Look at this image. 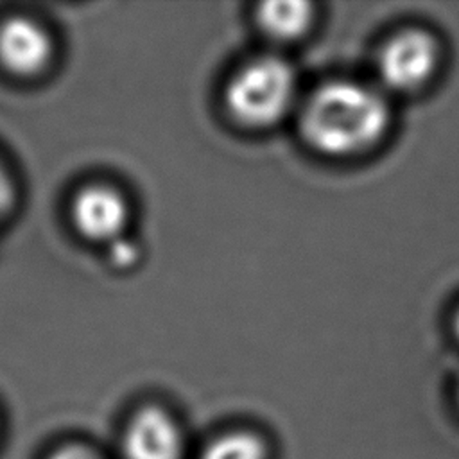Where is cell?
Segmentation results:
<instances>
[{
    "instance_id": "cell-8",
    "label": "cell",
    "mask_w": 459,
    "mask_h": 459,
    "mask_svg": "<svg viewBox=\"0 0 459 459\" xmlns=\"http://www.w3.org/2000/svg\"><path fill=\"white\" fill-rule=\"evenodd\" d=\"M201 459H265L262 439L251 432H228L215 437Z\"/></svg>"
},
{
    "instance_id": "cell-2",
    "label": "cell",
    "mask_w": 459,
    "mask_h": 459,
    "mask_svg": "<svg viewBox=\"0 0 459 459\" xmlns=\"http://www.w3.org/2000/svg\"><path fill=\"white\" fill-rule=\"evenodd\" d=\"M296 75L278 56H262L242 65L228 81L224 102L230 115L249 127H267L290 108Z\"/></svg>"
},
{
    "instance_id": "cell-5",
    "label": "cell",
    "mask_w": 459,
    "mask_h": 459,
    "mask_svg": "<svg viewBox=\"0 0 459 459\" xmlns=\"http://www.w3.org/2000/svg\"><path fill=\"white\" fill-rule=\"evenodd\" d=\"M122 454L124 459H181V429L163 407L143 405L124 429Z\"/></svg>"
},
{
    "instance_id": "cell-1",
    "label": "cell",
    "mask_w": 459,
    "mask_h": 459,
    "mask_svg": "<svg viewBox=\"0 0 459 459\" xmlns=\"http://www.w3.org/2000/svg\"><path fill=\"white\" fill-rule=\"evenodd\" d=\"M389 117V104L377 88L335 79L305 100L299 133L317 152L350 156L377 143L387 131Z\"/></svg>"
},
{
    "instance_id": "cell-12",
    "label": "cell",
    "mask_w": 459,
    "mask_h": 459,
    "mask_svg": "<svg viewBox=\"0 0 459 459\" xmlns=\"http://www.w3.org/2000/svg\"><path fill=\"white\" fill-rule=\"evenodd\" d=\"M454 330H455V333L459 337V307H457V310L454 314Z\"/></svg>"
},
{
    "instance_id": "cell-7",
    "label": "cell",
    "mask_w": 459,
    "mask_h": 459,
    "mask_svg": "<svg viewBox=\"0 0 459 459\" xmlns=\"http://www.w3.org/2000/svg\"><path fill=\"white\" fill-rule=\"evenodd\" d=\"M312 5L299 0H274L258 7L256 22L260 29L274 39H296L312 22Z\"/></svg>"
},
{
    "instance_id": "cell-11",
    "label": "cell",
    "mask_w": 459,
    "mask_h": 459,
    "mask_svg": "<svg viewBox=\"0 0 459 459\" xmlns=\"http://www.w3.org/2000/svg\"><path fill=\"white\" fill-rule=\"evenodd\" d=\"M48 459H100L90 446L81 443H66L56 448Z\"/></svg>"
},
{
    "instance_id": "cell-4",
    "label": "cell",
    "mask_w": 459,
    "mask_h": 459,
    "mask_svg": "<svg viewBox=\"0 0 459 459\" xmlns=\"http://www.w3.org/2000/svg\"><path fill=\"white\" fill-rule=\"evenodd\" d=\"M129 215L126 195L108 183L84 185L75 192L70 204V217L77 233L106 246L126 235Z\"/></svg>"
},
{
    "instance_id": "cell-10",
    "label": "cell",
    "mask_w": 459,
    "mask_h": 459,
    "mask_svg": "<svg viewBox=\"0 0 459 459\" xmlns=\"http://www.w3.org/2000/svg\"><path fill=\"white\" fill-rule=\"evenodd\" d=\"M16 201V188L9 169L0 160V221L7 217Z\"/></svg>"
},
{
    "instance_id": "cell-6",
    "label": "cell",
    "mask_w": 459,
    "mask_h": 459,
    "mask_svg": "<svg viewBox=\"0 0 459 459\" xmlns=\"http://www.w3.org/2000/svg\"><path fill=\"white\" fill-rule=\"evenodd\" d=\"M48 30L27 16H9L0 23V66L18 77L41 74L52 61Z\"/></svg>"
},
{
    "instance_id": "cell-3",
    "label": "cell",
    "mask_w": 459,
    "mask_h": 459,
    "mask_svg": "<svg viewBox=\"0 0 459 459\" xmlns=\"http://www.w3.org/2000/svg\"><path fill=\"white\" fill-rule=\"evenodd\" d=\"M437 65L436 39L420 29L394 34L380 48L377 68L385 88L411 91L421 88Z\"/></svg>"
},
{
    "instance_id": "cell-9",
    "label": "cell",
    "mask_w": 459,
    "mask_h": 459,
    "mask_svg": "<svg viewBox=\"0 0 459 459\" xmlns=\"http://www.w3.org/2000/svg\"><path fill=\"white\" fill-rule=\"evenodd\" d=\"M108 247V260L117 269H129L133 267L140 258V246L136 240H131L129 237H120L113 240Z\"/></svg>"
}]
</instances>
